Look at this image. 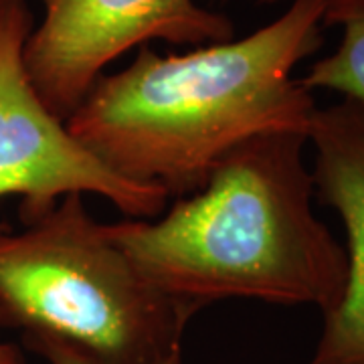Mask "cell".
<instances>
[{
	"label": "cell",
	"mask_w": 364,
	"mask_h": 364,
	"mask_svg": "<svg viewBox=\"0 0 364 364\" xmlns=\"http://www.w3.org/2000/svg\"><path fill=\"white\" fill-rule=\"evenodd\" d=\"M326 2L291 0L249 37L182 55L144 45L130 65L97 79L67 130L119 176L193 195L251 138L308 134L316 100L294 69L322 47Z\"/></svg>",
	"instance_id": "6da1fadb"
},
{
	"label": "cell",
	"mask_w": 364,
	"mask_h": 364,
	"mask_svg": "<svg viewBox=\"0 0 364 364\" xmlns=\"http://www.w3.org/2000/svg\"><path fill=\"white\" fill-rule=\"evenodd\" d=\"M306 144L304 132L255 136L160 219L109 223L105 231L148 282L196 310L247 298L324 316L344 296L348 259L314 215Z\"/></svg>",
	"instance_id": "7a4b0ae2"
},
{
	"label": "cell",
	"mask_w": 364,
	"mask_h": 364,
	"mask_svg": "<svg viewBox=\"0 0 364 364\" xmlns=\"http://www.w3.org/2000/svg\"><path fill=\"white\" fill-rule=\"evenodd\" d=\"M195 306L136 269L71 193L23 231H0V318L100 364H160L182 350Z\"/></svg>",
	"instance_id": "3957f363"
},
{
	"label": "cell",
	"mask_w": 364,
	"mask_h": 364,
	"mask_svg": "<svg viewBox=\"0 0 364 364\" xmlns=\"http://www.w3.org/2000/svg\"><path fill=\"white\" fill-rule=\"evenodd\" d=\"M31 31L25 0H6L0 6V198H21L23 225L39 221L71 193L104 196L130 219L158 217L170 198L162 188L107 168L43 104L23 59Z\"/></svg>",
	"instance_id": "277c9868"
},
{
	"label": "cell",
	"mask_w": 364,
	"mask_h": 364,
	"mask_svg": "<svg viewBox=\"0 0 364 364\" xmlns=\"http://www.w3.org/2000/svg\"><path fill=\"white\" fill-rule=\"evenodd\" d=\"M23 59L33 87L65 122L104 69L150 41L205 47L231 41L233 21L196 0H41Z\"/></svg>",
	"instance_id": "5b68a950"
},
{
	"label": "cell",
	"mask_w": 364,
	"mask_h": 364,
	"mask_svg": "<svg viewBox=\"0 0 364 364\" xmlns=\"http://www.w3.org/2000/svg\"><path fill=\"white\" fill-rule=\"evenodd\" d=\"M308 142L316 152L314 196L340 215L348 259L344 296L322 316L310 364H364V104L342 97L316 107Z\"/></svg>",
	"instance_id": "8992f818"
},
{
	"label": "cell",
	"mask_w": 364,
	"mask_h": 364,
	"mask_svg": "<svg viewBox=\"0 0 364 364\" xmlns=\"http://www.w3.org/2000/svg\"><path fill=\"white\" fill-rule=\"evenodd\" d=\"M322 23L340 28V43L336 51L310 65L301 85L364 104V0H328Z\"/></svg>",
	"instance_id": "52a82bcc"
},
{
	"label": "cell",
	"mask_w": 364,
	"mask_h": 364,
	"mask_svg": "<svg viewBox=\"0 0 364 364\" xmlns=\"http://www.w3.org/2000/svg\"><path fill=\"white\" fill-rule=\"evenodd\" d=\"M23 338H25V344L31 350L37 352L49 364H100L63 340L45 338V336H23ZM160 364H184L182 350L174 352L172 356H168Z\"/></svg>",
	"instance_id": "ba28073f"
},
{
	"label": "cell",
	"mask_w": 364,
	"mask_h": 364,
	"mask_svg": "<svg viewBox=\"0 0 364 364\" xmlns=\"http://www.w3.org/2000/svg\"><path fill=\"white\" fill-rule=\"evenodd\" d=\"M2 328H4V324H2V318H0V330ZM0 364H26L21 346H16L14 342L2 340V336H0Z\"/></svg>",
	"instance_id": "9c48e42d"
},
{
	"label": "cell",
	"mask_w": 364,
	"mask_h": 364,
	"mask_svg": "<svg viewBox=\"0 0 364 364\" xmlns=\"http://www.w3.org/2000/svg\"><path fill=\"white\" fill-rule=\"evenodd\" d=\"M259 2H265V4H273V2H279V0H259Z\"/></svg>",
	"instance_id": "30bf717a"
},
{
	"label": "cell",
	"mask_w": 364,
	"mask_h": 364,
	"mask_svg": "<svg viewBox=\"0 0 364 364\" xmlns=\"http://www.w3.org/2000/svg\"><path fill=\"white\" fill-rule=\"evenodd\" d=\"M2 4H4V2H0V6H2Z\"/></svg>",
	"instance_id": "8fae6325"
},
{
	"label": "cell",
	"mask_w": 364,
	"mask_h": 364,
	"mask_svg": "<svg viewBox=\"0 0 364 364\" xmlns=\"http://www.w3.org/2000/svg\"><path fill=\"white\" fill-rule=\"evenodd\" d=\"M0 2H6V0H0Z\"/></svg>",
	"instance_id": "7c38bea8"
}]
</instances>
